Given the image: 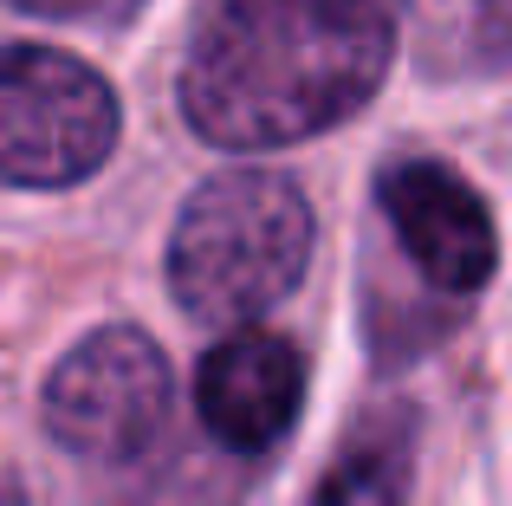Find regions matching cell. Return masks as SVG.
Segmentation results:
<instances>
[{
	"label": "cell",
	"mask_w": 512,
	"mask_h": 506,
	"mask_svg": "<svg viewBox=\"0 0 512 506\" xmlns=\"http://www.w3.org/2000/svg\"><path fill=\"white\" fill-rule=\"evenodd\" d=\"M195 409L208 435L234 455H266L292 435L305 409V357L292 338L260 325H240L201 357L195 370Z\"/></svg>",
	"instance_id": "cell-5"
},
{
	"label": "cell",
	"mask_w": 512,
	"mask_h": 506,
	"mask_svg": "<svg viewBox=\"0 0 512 506\" xmlns=\"http://www.w3.org/2000/svg\"><path fill=\"white\" fill-rule=\"evenodd\" d=\"M389 59V0H208L182 59V117L214 150H286L357 117Z\"/></svg>",
	"instance_id": "cell-1"
},
{
	"label": "cell",
	"mask_w": 512,
	"mask_h": 506,
	"mask_svg": "<svg viewBox=\"0 0 512 506\" xmlns=\"http://www.w3.org/2000/svg\"><path fill=\"white\" fill-rule=\"evenodd\" d=\"M474 26H480L487 59L512 72V0H474Z\"/></svg>",
	"instance_id": "cell-8"
},
{
	"label": "cell",
	"mask_w": 512,
	"mask_h": 506,
	"mask_svg": "<svg viewBox=\"0 0 512 506\" xmlns=\"http://www.w3.org/2000/svg\"><path fill=\"white\" fill-rule=\"evenodd\" d=\"M312 253V208L273 169H227L188 195L169 241V286L201 325H253L279 305Z\"/></svg>",
	"instance_id": "cell-2"
},
{
	"label": "cell",
	"mask_w": 512,
	"mask_h": 506,
	"mask_svg": "<svg viewBox=\"0 0 512 506\" xmlns=\"http://www.w3.org/2000/svg\"><path fill=\"white\" fill-rule=\"evenodd\" d=\"M0 506H26V494H20V481H13L7 468H0Z\"/></svg>",
	"instance_id": "cell-9"
},
{
	"label": "cell",
	"mask_w": 512,
	"mask_h": 506,
	"mask_svg": "<svg viewBox=\"0 0 512 506\" xmlns=\"http://www.w3.org/2000/svg\"><path fill=\"white\" fill-rule=\"evenodd\" d=\"M169 357L150 331L104 325L46 377V429L85 461H137L169 422Z\"/></svg>",
	"instance_id": "cell-4"
},
{
	"label": "cell",
	"mask_w": 512,
	"mask_h": 506,
	"mask_svg": "<svg viewBox=\"0 0 512 506\" xmlns=\"http://www.w3.org/2000/svg\"><path fill=\"white\" fill-rule=\"evenodd\" d=\"M117 143V98L59 46H0V182L72 189Z\"/></svg>",
	"instance_id": "cell-3"
},
{
	"label": "cell",
	"mask_w": 512,
	"mask_h": 506,
	"mask_svg": "<svg viewBox=\"0 0 512 506\" xmlns=\"http://www.w3.org/2000/svg\"><path fill=\"white\" fill-rule=\"evenodd\" d=\"M409 474H415V416L402 403H383L376 416L357 422V435L331 461L312 506H402Z\"/></svg>",
	"instance_id": "cell-7"
},
{
	"label": "cell",
	"mask_w": 512,
	"mask_h": 506,
	"mask_svg": "<svg viewBox=\"0 0 512 506\" xmlns=\"http://www.w3.org/2000/svg\"><path fill=\"white\" fill-rule=\"evenodd\" d=\"M383 215L396 228V241L409 247V260L435 279L441 292L467 299L493 279L500 241H493V215L448 163H396L383 169Z\"/></svg>",
	"instance_id": "cell-6"
}]
</instances>
